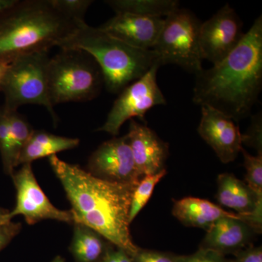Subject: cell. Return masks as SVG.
Wrapping results in <instances>:
<instances>
[{
  "instance_id": "cell-1",
  "label": "cell",
  "mask_w": 262,
  "mask_h": 262,
  "mask_svg": "<svg viewBox=\"0 0 262 262\" xmlns=\"http://www.w3.org/2000/svg\"><path fill=\"white\" fill-rule=\"evenodd\" d=\"M70 201L75 223L94 229L130 256L138 247L130 232L129 212L136 186L96 178L77 165L56 155L48 158Z\"/></svg>"
},
{
  "instance_id": "cell-2",
  "label": "cell",
  "mask_w": 262,
  "mask_h": 262,
  "mask_svg": "<svg viewBox=\"0 0 262 262\" xmlns=\"http://www.w3.org/2000/svg\"><path fill=\"white\" fill-rule=\"evenodd\" d=\"M262 87V16L227 58L196 75L193 101L238 121L248 117Z\"/></svg>"
},
{
  "instance_id": "cell-3",
  "label": "cell",
  "mask_w": 262,
  "mask_h": 262,
  "mask_svg": "<svg viewBox=\"0 0 262 262\" xmlns=\"http://www.w3.org/2000/svg\"><path fill=\"white\" fill-rule=\"evenodd\" d=\"M80 24L58 11L51 0H16L0 11V62L60 48Z\"/></svg>"
},
{
  "instance_id": "cell-4",
  "label": "cell",
  "mask_w": 262,
  "mask_h": 262,
  "mask_svg": "<svg viewBox=\"0 0 262 262\" xmlns=\"http://www.w3.org/2000/svg\"><path fill=\"white\" fill-rule=\"evenodd\" d=\"M60 48L80 50L91 55L101 69L106 89L113 94L121 92L160 62L153 50L132 47L85 22L78 26Z\"/></svg>"
},
{
  "instance_id": "cell-5",
  "label": "cell",
  "mask_w": 262,
  "mask_h": 262,
  "mask_svg": "<svg viewBox=\"0 0 262 262\" xmlns=\"http://www.w3.org/2000/svg\"><path fill=\"white\" fill-rule=\"evenodd\" d=\"M50 101L55 105L94 99L101 91V69L91 55L76 49L61 50L48 65Z\"/></svg>"
},
{
  "instance_id": "cell-6",
  "label": "cell",
  "mask_w": 262,
  "mask_h": 262,
  "mask_svg": "<svg viewBox=\"0 0 262 262\" xmlns=\"http://www.w3.org/2000/svg\"><path fill=\"white\" fill-rule=\"evenodd\" d=\"M48 52L20 57L10 63L2 82L0 91L5 96V106L9 111L25 104L45 106L55 124L58 117L50 101L48 83Z\"/></svg>"
},
{
  "instance_id": "cell-7",
  "label": "cell",
  "mask_w": 262,
  "mask_h": 262,
  "mask_svg": "<svg viewBox=\"0 0 262 262\" xmlns=\"http://www.w3.org/2000/svg\"><path fill=\"white\" fill-rule=\"evenodd\" d=\"M201 24L192 12L184 8L166 17L152 48L161 66L179 65L195 75L203 70L199 46Z\"/></svg>"
},
{
  "instance_id": "cell-8",
  "label": "cell",
  "mask_w": 262,
  "mask_h": 262,
  "mask_svg": "<svg viewBox=\"0 0 262 262\" xmlns=\"http://www.w3.org/2000/svg\"><path fill=\"white\" fill-rule=\"evenodd\" d=\"M161 67L158 62L142 77L122 90L108 113L106 122L98 131L116 136L127 120L139 117L141 121L145 122V115L149 110L158 105L166 104L157 82V73Z\"/></svg>"
},
{
  "instance_id": "cell-9",
  "label": "cell",
  "mask_w": 262,
  "mask_h": 262,
  "mask_svg": "<svg viewBox=\"0 0 262 262\" xmlns=\"http://www.w3.org/2000/svg\"><path fill=\"white\" fill-rule=\"evenodd\" d=\"M11 177L16 189V204L10 212V220L15 215H21L29 225L46 220L74 225L75 219L71 210L63 211L53 206L39 187L33 173L32 163L23 164Z\"/></svg>"
},
{
  "instance_id": "cell-10",
  "label": "cell",
  "mask_w": 262,
  "mask_h": 262,
  "mask_svg": "<svg viewBox=\"0 0 262 262\" xmlns=\"http://www.w3.org/2000/svg\"><path fill=\"white\" fill-rule=\"evenodd\" d=\"M244 35L242 20L230 5H225L201 24L199 46L202 59L218 64L235 49Z\"/></svg>"
},
{
  "instance_id": "cell-11",
  "label": "cell",
  "mask_w": 262,
  "mask_h": 262,
  "mask_svg": "<svg viewBox=\"0 0 262 262\" xmlns=\"http://www.w3.org/2000/svg\"><path fill=\"white\" fill-rule=\"evenodd\" d=\"M86 171L108 182L137 186L141 182L127 135L105 141L91 155Z\"/></svg>"
},
{
  "instance_id": "cell-12",
  "label": "cell",
  "mask_w": 262,
  "mask_h": 262,
  "mask_svg": "<svg viewBox=\"0 0 262 262\" xmlns=\"http://www.w3.org/2000/svg\"><path fill=\"white\" fill-rule=\"evenodd\" d=\"M198 133L223 163L234 161L242 149V134L232 119L208 106H201Z\"/></svg>"
},
{
  "instance_id": "cell-13",
  "label": "cell",
  "mask_w": 262,
  "mask_h": 262,
  "mask_svg": "<svg viewBox=\"0 0 262 262\" xmlns=\"http://www.w3.org/2000/svg\"><path fill=\"white\" fill-rule=\"evenodd\" d=\"M127 136L136 169L141 178L165 169V162L169 155L168 144L154 130L132 119Z\"/></svg>"
},
{
  "instance_id": "cell-14",
  "label": "cell",
  "mask_w": 262,
  "mask_h": 262,
  "mask_svg": "<svg viewBox=\"0 0 262 262\" xmlns=\"http://www.w3.org/2000/svg\"><path fill=\"white\" fill-rule=\"evenodd\" d=\"M164 20V18L116 13L98 28L132 47L152 50L163 29Z\"/></svg>"
},
{
  "instance_id": "cell-15",
  "label": "cell",
  "mask_w": 262,
  "mask_h": 262,
  "mask_svg": "<svg viewBox=\"0 0 262 262\" xmlns=\"http://www.w3.org/2000/svg\"><path fill=\"white\" fill-rule=\"evenodd\" d=\"M216 198L222 206L237 212L261 233L262 196H258L246 183L233 174H220Z\"/></svg>"
},
{
  "instance_id": "cell-16",
  "label": "cell",
  "mask_w": 262,
  "mask_h": 262,
  "mask_svg": "<svg viewBox=\"0 0 262 262\" xmlns=\"http://www.w3.org/2000/svg\"><path fill=\"white\" fill-rule=\"evenodd\" d=\"M206 232L200 248L213 250L225 256L235 255L248 247L256 234L260 233L243 216L221 219Z\"/></svg>"
},
{
  "instance_id": "cell-17",
  "label": "cell",
  "mask_w": 262,
  "mask_h": 262,
  "mask_svg": "<svg viewBox=\"0 0 262 262\" xmlns=\"http://www.w3.org/2000/svg\"><path fill=\"white\" fill-rule=\"evenodd\" d=\"M172 213L183 225L206 231L221 219L242 216L226 211L211 202L195 198H185L175 201Z\"/></svg>"
},
{
  "instance_id": "cell-18",
  "label": "cell",
  "mask_w": 262,
  "mask_h": 262,
  "mask_svg": "<svg viewBox=\"0 0 262 262\" xmlns=\"http://www.w3.org/2000/svg\"><path fill=\"white\" fill-rule=\"evenodd\" d=\"M70 251L76 262H101L114 245L94 229L74 223Z\"/></svg>"
},
{
  "instance_id": "cell-19",
  "label": "cell",
  "mask_w": 262,
  "mask_h": 262,
  "mask_svg": "<svg viewBox=\"0 0 262 262\" xmlns=\"http://www.w3.org/2000/svg\"><path fill=\"white\" fill-rule=\"evenodd\" d=\"M80 144L75 138L56 136L45 130H34L19 156L18 165L32 163L34 160L75 149Z\"/></svg>"
},
{
  "instance_id": "cell-20",
  "label": "cell",
  "mask_w": 262,
  "mask_h": 262,
  "mask_svg": "<svg viewBox=\"0 0 262 262\" xmlns=\"http://www.w3.org/2000/svg\"><path fill=\"white\" fill-rule=\"evenodd\" d=\"M106 3L116 13L149 18L168 17L179 8V3L176 0H108Z\"/></svg>"
},
{
  "instance_id": "cell-21",
  "label": "cell",
  "mask_w": 262,
  "mask_h": 262,
  "mask_svg": "<svg viewBox=\"0 0 262 262\" xmlns=\"http://www.w3.org/2000/svg\"><path fill=\"white\" fill-rule=\"evenodd\" d=\"M7 111L9 118L12 149L16 165L18 166V161L20 152L28 142L34 130H33L32 125L25 117L18 113V110L9 111L7 110Z\"/></svg>"
},
{
  "instance_id": "cell-22",
  "label": "cell",
  "mask_w": 262,
  "mask_h": 262,
  "mask_svg": "<svg viewBox=\"0 0 262 262\" xmlns=\"http://www.w3.org/2000/svg\"><path fill=\"white\" fill-rule=\"evenodd\" d=\"M166 173V169H164L154 175L146 176L136 186L133 193L129 212V222L130 224L149 201L155 186Z\"/></svg>"
},
{
  "instance_id": "cell-23",
  "label": "cell",
  "mask_w": 262,
  "mask_h": 262,
  "mask_svg": "<svg viewBox=\"0 0 262 262\" xmlns=\"http://www.w3.org/2000/svg\"><path fill=\"white\" fill-rule=\"evenodd\" d=\"M0 155L5 173L12 176L17 165L12 149L8 111L4 106L0 107Z\"/></svg>"
},
{
  "instance_id": "cell-24",
  "label": "cell",
  "mask_w": 262,
  "mask_h": 262,
  "mask_svg": "<svg viewBox=\"0 0 262 262\" xmlns=\"http://www.w3.org/2000/svg\"><path fill=\"white\" fill-rule=\"evenodd\" d=\"M241 152L244 157L246 184L258 196H262V154L253 156L244 148Z\"/></svg>"
},
{
  "instance_id": "cell-25",
  "label": "cell",
  "mask_w": 262,
  "mask_h": 262,
  "mask_svg": "<svg viewBox=\"0 0 262 262\" xmlns=\"http://www.w3.org/2000/svg\"><path fill=\"white\" fill-rule=\"evenodd\" d=\"M51 4L66 17L77 22L83 23L84 15L94 2L91 0H51Z\"/></svg>"
},
{
  "instance_id": "cell-26",
  "label": "cell",
  "mask_w": 262,
  "mask_h": 262,
  "mask_svg": "<svg viewBox=\"0 0 262 262\" xmlns=\"http://www.w3.org/2000/svg\"><path fill=\"white\" fill-rule=\"evenodd\" d=\"M261 134V113H257L252 117L251 125L246 134H242L243 144L254 148L258 154H262Z\"/></svg>"
},
{
  "instance_id": "cell-27",
  "label": "cell",
  "mask_w": 262,
  "mask_h": 262,
  "mask_svg": "<svg viewBox=\"0 0 262 262\" xmlns=\"http://www.w3.org/2000/svg\"><path fill=\"white\" fill-rule=\"evenodd\" d=\"M176 262H232L225 255L208 248H200L196 252L188 256H176Z\"/></svg>"
},
{
  "instance_id": "cell-28",
  "label": "cell",
  "mask_w": 262,
  "mask_h": 262,
  "mask_svg": "<svg viewBox=\"0 0 262 262\" xmlns=\"http://www.w3.org/2000/svg\"><path fill=\"white\" fill-rule=\"evenodd\" d=\"M173 253L139 248L132 257L133 262H176Z\"/></svg>"
},
{
  "instance_id": "cell-29",
  "label": "cell",
  "mask_w": 262,
  "mask_h": 262,
  "mask_svg": "<svg viewBox=\"0 0 262 262\" xmlns=\"http://www.w3.org/2000/svg\"><path fill=\"white\" fill-rule=\"evenodd\" d=\"M21 224L10 222L0 225V251L20 232Z\"/></svg>"
},
{
  "instance_id": "cell-30",
  "label": "cell",
  "mask_w": 262,
  "mask_h": 262,
  "mask_svg": "<svg viewBox=\"0 0 262 262\" xmlns=\"http://www.w3.org/2000/svg\"><path fill=\"white\" fill-rule=\"evenodd\" d=\"M234 256L235 258L232 259V262H262L261 247H255L250 245L236 253Z\"/></svg>"
},
{
  "instance_id": "cell-31",
  "label": "cell",
  "mask_w": 262,
  "mask_h": 262,
  "mask_svg": "<svg viewBox=\"0 0 262 262\" xmlns=\"http://www.w3.org/2000/svg\"><path fill=\"white\" fill-rule=\"evenodd\" d=\"M101 262H133V260L126 251L114 246Z\"/></svg>"
},
{
  "instance_id": "cell-32",
  "label": "cell",
  "mask_w": 262,
  "mask_h": 262,
  "mask_svg": "<svg viewBox=\"0 0 262 262\" xmlns=\"http://www.w3.org/2000/svg\"><path fill=\"white\" fill-rule=\"evenodd\" d=\"M10 212L8 210L0 207V225L8 223L11 221L9 218Z\"/></svg>"
},
{
  "instance_id": "cell-33",
  "label": "cell",
  "mask_w": 262,
  "mask_h": 262,
  "mask_svg": "<svg viewBox=\"0 0 262 262\" xmlns=\"http://www.w3.org/2000/svg\"><path fill=\"white\" fill-rule=\"evenodd\" d=\"M10 63H5V62H0V82L4 78L5 73L9 67Z\"/></svg>"
},
{
  "instance_id": "cell-34",
  "label": "cell",
  "mask_w": 262,
  "mask_h": 262,
  "mask_svg": "<svg viewBox=\"0 0 262 262\" xmlns=\"http://www.w3.org/2000/svg\"><path fill=\"white\" fill-rule=\"evenodd\" d=\"M16 0H0V11L9 8L12 5L14 4Z\"/></svg>"
},
{
  "instance_id": "cell-35",
  "label": "cell",
  "mask_w": 262,
  "mask_h": 262,
  "mask_svg": "<svg viewBox=\"0 0 262 262\" xmlns=\"http://www.w3.org/2000/svg\"><path fill=\"white\" fill-rule=\"evenodd\" d=\"M51 262H65L64 259L61 257V256H56L54 259Z\"/></svg>"
}]
</instances>
